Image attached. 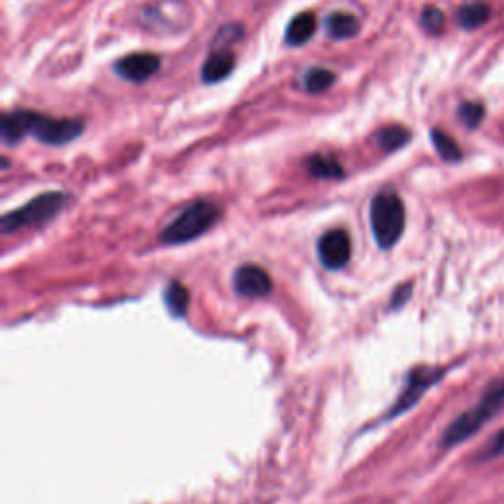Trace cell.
Returning <instances> with one entry per match:
<instances>
[{
    "mask_svg": "<svg viewBox=\"0 0 504 504\" xmlns=\"http://www.w3.org/2000/svg\"><path fill=\"white\" fill-rule=\"evenodd\" d=\"M502 404H504V381H495L493 384H488V388L485 390V394L481 400H478L477 406L461 414L459 418L447 427L444 439H441V446L453 447L461 444V441L469 439L471 436H475L502 408Z\"/></svg>",
    "mask_w": 504,
    "mask_h": 504,
    "instance_id": "1",
    "label": "cell"
},
{
    "mask_svg": "<svg viewBox=\"0 0 504 504\" xmlns=\"http://www.w3.org/2000/svg\"><path fill=\"white\" fill-rule=\"evenodd\" d=\"M371 229L376 245L383 250L393 248L406 226V209L398 194L381 192L371 201Z\"/></svg>",
    "mask_w": 504,
    "mask_h": 504,
    "instance_id": "2",
    "label": "cell"
},
{
    "mask_svg": "<svg viewBox=\"0 0 504 504\" xmlns=\"http://www.w3.org/2000/svg\"><path fill=\"white\" fill-rule=\"evenodd\" d=\"M221 211L211 201H195L185 207L166 229L162 231L160 241L163 245H182L207 233L217 223Z\"/></svg>",
    "mask_w": 504,
    "mask_h": 504,
    "instance_id": "3",
    "label": "cell"
},
{
    "mask_svg": "<svg viewBox=\"0 0 504 504\" xmlns=\"http://www.w3.org/2000/svg\"><path fill=\"white\" fill-rule=\"evenodd\" d=\"M66 201L68 195H63L61 192H47L37 195L24 207L6 213V215L0 219V229H3V233H12L22 229V226L44 223L56 217L63 209V205H66Z\"/></svg>",
    "mask_w": 504,
    "mask_h": 504,
    "instance_id": "4",
    "label": "cell"
},
{
    "mask_svg": "<svg viewBox=\"0 0 504 504\" xmlns=\"http://www.w3.org/2000/svg\"><path fill=\"white\" fill-rule=\"evenodd\" d=\"M24 115L28 136H34L42 144L63 146L83 134V122L78 119H52L34 110H24Z\"/></svg>",
    "mask_w": 504,
    "mask_h": 504,
    "instance_id": "5",
    "label": "cell"
},
{
    "mask_svg": "<svg viewBox=\"0 0 504 504\" xmlns=\"http://www.w3.org/2000/svg\"><path fill=\"white\" fill-rule=\"evenodd\" d=\"M318 257L325 268L339 270L347 267V262L351 260V238L347 231H327L318 243Z\"/></svg>",
    "mask_w": 504,
    "mask_h": 504,
    "instance_id": "6",
    "label": "cell"
},
{
    "mask_svg": "<svg viewBox=\"0 0 504 504\" xmlns=\"http://www.w3.org/2000/svg\"><path fill=\"white\" fill-rule=\"evenodd\" d=\"M160 58L156 54H131L115 63V71L131 83H144L160 71Z\"/></svg>",
    "mask_w": 504,
    "mask_h": 504,
    "instance_id": "7",
    "label": "cell"
},
{
    "mask_svg": "<svg viewBox=\"0 0 504 504\" xmlns=\"http://www.w3.org/2000/svg\"><path fill=\"white\" fill-rule=\"evenodd\" d=\"M270 274L257 267V264H245L235 272V289L245 298H264L272 292Z\"/></svg>",
    "mask_w": 504,
    "mask_h": 504,
    "instance_id": "8",
    "label": "cell"
},
{
    "mask_svg": "<svg viewBox=\"0 0 504 504\" xmlns=\"http://www.w3.org/2000/svg\"><path fill=\"white\" fill-rule=\"evenodd\" d=\"M439 376H441V373L437 369H415L408 376V384L404 388V394L398 398L396 406L393 408V414H400V412L408 410L412 404H415V400H418L425 393V390L437 381Z\"/></svg>",
    "mask_w": 504,
    "mask_h": 504,
    "instance_id": "9",
    "label": "cell"
},
{
    "mask_svg": "<svg viewBox=\"0 0 504 504\" xmlns=\"http://www.w3.org/2000/svg\"><path fill=\"white\" fill-rule=\"evenodd\" d=\"M235 69V54L231 49H217V52H213L205 63L204 68H201V79L207 85L219 83L225 78H229Z\"/></svg>",
    "mask_w": 504,
    "mask_h": 504,
    "instance_id": "10",
    "label": "cell"
},
{
    "mask_svg": "<svg viewBox=\"0 0 504 504\" xmlns=\"http://www.w3.org/2000/svg\"><path fill=\"white\" fill-rule=\"evenodd\" d=\"M315 30H318V20L311 15V12H299L288 24L286 30V44L288 46H304L308 44Z\"/></svg>",
    "mask_w": 504,
    "mask_h": 504,
    "instance_id": "11",
    "label": "cell"
},
{
    "mask_svg": "<svg viewBox=\"0 0 504 504\" xmlns=\"http://www.w3.org/2000/svg\"><path fill=\"white\" fill-rule=\"evenodd\" d=\"M361 30V22L352 16L347 15V12H333L325 18V32L331 40H349V37H355Z\"/></svg>",
    "mask_w": 504,
    "mask_h": 504,
    "instance_id": "12",
    "label": "cell"
},
{
    "mask_svg": "<svg viewBox=\"0 0 504 504\" xmlns=\"http://www.w3.org/2000/svg\"><path fill=\"white\" fill-rule=\"evenodd\" d=\"M306 170L320 180H341L345 175V170L337 158L323 156V154H311L306 160Z\"/></svg>",
    "mask_w": 504,
    "mask_h": 504,
    "instance_id": "13",
    "label": "cell"
},
{
    "mask_svg": "<svg viewBox=\"0 0 504 504\" xmlns=\"http://www.w3.org/2000/svg\"><path fill=\"white\" fill-rule=\"evenodd\" d=\"M189 289L182 282H170L163 289V301H166V308L175 318H184L187 308H189Z\"/></svg>",
    "mask_w": 504,
    "mask_h": 504,
    "instance_id": "14",
    "label": "cell"
},
{
    "mask_svg": "<svg viewBox=\"0 0 504 504\" xmlns=\"http://www.w3.org/2000/svg\"><path fill=\"white\" fill-rule=\"evenodd\" d=\"M490 8L485 3H469L459 8L457 12V24L465 30H475L488 20Z\"/></svg>",
    "mask_w": 504,
    "mask_h": 504,
    "instance_id": "15",
    "label": "cell"
},
{
    "mask_svg": "<svg viewBox=\"0 0 504 504\" xmlns=\"http://www.w3.org/2000/svg\"><path fill=\"white\" fill-rule=\"evenodd\" d=\"M410 141V132L404 126H384L376 132V144L381 146L384 152H396L402 146H406Z\"/></svg>",
    "mask_w": 504,
    "mask_h": 504,
    "instance_id": "16",
    "label": "cell"
},
{
    "mask_svg": "<svg viewBox=\"0 0 504 504\" xmlns=\"http://www.w3.org/2000/svg\"><path fill=\"white\" fill-rule=\"evenodd\" d=\"M333 83H335V73L325 68H311L306 71L304 79H301L304 89L311 95L325 93Z\"/></svg>",
    "mask_w": 504,
    "mask_h": 504,
    "instance_id": "17",
    "label": "cell"
},
{
    "mask_svg": "<svg viewBox=\"0 0 504 504\" xmlns=\"http://www.w3.org/2000/svg\"><path fill=\"white\" fill-rule=\"evenodd\" d=\"M432 142L437 150V154L447 160V162H459L461 160V150L457 146V142L453 141L449 134H446L444 131H432Z\"/></svg>",
    "mask_w": 504,
    "mask_h": 504,
    "instance_id": "18",
    "label": "cell"
},
{
    "mask_svg": "<svg viewBox=\"0 0 504 504\" xmlns=\"http://www.w3.org/2000/svg\"><path fill=\"white\" fill-rule=\"evenodd\" d=\"M444 24H446V16H444V12H441L439 8H436V6L424 8V12H422V26H424L425 32L439 34L441 30H444Z\"/></svg>",
    "mask_w": 504,
    "mask_h": 504,
    "instance_id": "19",
    "label": "cell"
},
{
    "mask_svg": "<svg viewBox=\"0 0 504 504\" xmlns=\"http://www.w3.org/2000/svg\"><path fill=\"white\" fill-rule=\"evenodd\" d=\"M459 119L469 126V129H477L481 121L485 119V107L481 103H463L459 107Z\"/></svg>",
    "mask_w": 504,
    "mask_h": 504,
    "instance_id": "20",
    "label": "cell"
},
{
    "mask_svg": "<svg viewBox=\"0 0 504 504\" xmlns=\"http://www.w3.org/2000/svg\"><path fill=\"white\" fill-rule=\"evenodd\" d=\"M243 37V26L241 24H229V26H223L215 37V44H221V47H225L226 44L236 42Z\"/></svg>",
    "mask_w": 504,
    "mask_h": 504,
    "instance_id": "21",
    "label": "cell"
},
{
    "mask_svg": "<svg viewBox=\"0 0 504 504\" xmlns=\"http://www.w3.org/2000/svg\"><path fill=\"white\" fill-rule=\"evenodd\" d=\"M500 456H504V430H500V432L485 446L481 459H495V457H500Z\"/></svg>",
    "mask_w": 504,
    "mask_h": 504,
    "instance_id": "22",
    "label": "cell"
}]
</instances>
